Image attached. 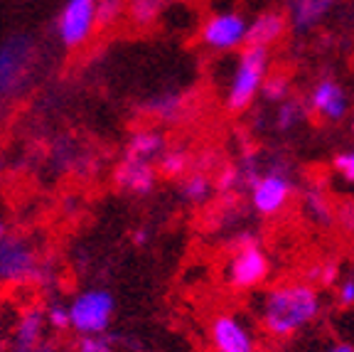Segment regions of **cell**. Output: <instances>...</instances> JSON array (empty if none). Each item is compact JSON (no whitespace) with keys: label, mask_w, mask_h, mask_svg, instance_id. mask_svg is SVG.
<instances>
[{"label":"cell","mask_w":354,"mask_h":352,"mask_svg":"<svg viewBox=\"0 0 354 352\" xmlns=\"http://www.w3.org/2000/svg\"><path fill=\"white\" fill-rule=\"evenodd\" d=\"M194 3V0H128V22L136 30H148L155 22L162 20L170 8Z\"/></svg>","instance_id":"16"},{"label":"cell","mask_w":354,"mask_h":352,"mask_svg":"<svg viewBox=\"0 0 354 352\" xmlns=\"http://www.w3.org/2000/svg\"><path fill=\"white\" fill-rule=\"evenodd\" d=\"M209 342L214 352H259V340L251 325L232 310L216 313L212 318Z\"/></svg>","instance_id":"9"},{"label":"cell","mask_w":354,"mask_h":352,"mask_svg":"<svg viewBox=\"0 0 354 352\" xmlns=\"http://www.w3.org/2000/svg\"><path fill=\"white\" fill-rule=\"evenodd\" d=\"M288 33H290V22H288L286 10L271 8V10L259 12V15L251 20L246 44H254V47H266V50H271L273 44L281 42Z\"/></svg>","instance_id":"13"},{"label":"cell","mask_w":354,"mask_h":352,"mask_svg":"<svg viewBox=\"0 0 354 352\" xmlns=\"http://www.w3.org/2000/svg\"><path fill=\"white\" fill-rule=\"evenodd\" d=\"M251 22L236 10L212 12L202 28H199V42L212 52H234L239 47H246Z\"/></svg>","instance_id":"7"},{"label":"cell","mask_w":354,"mask_h":352,"mask_svg":"<svg viewBox=\"0 0 354 352\" xmlns=\"http://www.w3.org/2000/svg\"><path fill=\"white\" fill-rule=\"evenodd\" d=\"M339 0H286V15L290 22V33H313V30L335 10Z\"/></svg>","instance_id":"12"},{"label":"cell","mask_w":354,"mask_h":352,"mask_svg":"<svg viewBox=\"0 0 354 352\" xmlns=\"http://www.w3.org/2000/svg\"><path fill=\"white\" fill-rule=\"evenodd\" d=\"M133 242L138 244V247H143V244H145V242H148V231H145V229L136 231V234H133Z\"/></svg>","instance_id":"31"},{"label":"cell","mask_w":354,"mask_h":352,"mask_svg":"<svg viewBox=\"0 0 354 352\" xmlns=\"http://www.w3.org/2000/svg\"><path fill=\"white\" fill-rule=\"evenodd\" d=\"M335 301H337L339 308L352 310L354 308V274H347L337 281V288H335Z\"/></svg>","instance_id":"25"},{"label":"cell","mask_w":354,"mask_h":352,"mask_svg":"<svg viewBox=\"0 0 354 352\" xmlns=\"http://www.w3.org/2000/svg\"><path fill=\"white\" fill-rule=\"evenodd\" d=\"M310 106H308V99H300V96H290V99L281 101L276 104V114H273V126L276 131L286 133V131H293L295 126L310 118Z\"/></svg>","instance_id":"17"},{"label":"cell","mask_w":354,"mask_h":352,"mask_svg":"<svg viewBox=\"0 0 354 352\" xmlns=\"http://www.w3.org/2000/svg\"><path fill=\"white\" fill-rule=\"evenodd\" d=\"M305 215H308V220H313V225L330 227L332 222H335V207H332L330 197H327L322 190L313 187V190L305 195Z\"/></svg>","instance_id":"20"},{"label":"cell","mask_w":354,"mask_h":352,"mask_svg":"<svg viewBox=\"0 0 354 352\" xmlns=\"http://www.w3.org/2000/svg\"><path fill=\"white\" fill-rule=\"evenodd\" d=\"M44 325H47V310L32 308L22 315L20 323L15 328V347L22 350V347H35L39 345L44 333Z\"/></svg>","instance_id":"18"},{"label":"cell","mask_w":354,"mask_h":352,"mask_svg":"<svg viewBox=\"0 0 354 352\" xmlns=\"http://www.w3.org/2000/svg\"><path fill=\"white\" fill-rule=\"evenodd\" d=\"M232 249L234 252L224 269L229 286L234 291H254L263 286L271 276V259L261 249L256 234H241L239 239H234Z\"/></svg>","instance_id":"3"},{"label":"cell","mask_w":354,"mask_h":352,"mask_svg":"<svg viewBox=\"0 0 354 352\" xmlns=\"http://www.w3.org/2000/svg\"><path fill=\"white\" fill-rule=\"evenodd\" d=\"M116 301L104 288H86L77 293L69 303L72 331L79 335H104L113 318Z\"/></svg>","instance_id":"5"},{"label":"cell","mask_w":354,"mask_h":352,"mask_svg":"<svg viewBox=\"0 0 354 352\" xmlns=\"http://www.w3.org/2000/svg\"><path fill=\"white\" fill-rule=\"evenodd\" d=\"M183 104L185 101L180 96H167V99H158L153 101V114H158L162 121H175L177 116L183 114Z\"/></svg>","instance_id":"24"},{"label":"cell","mask_w":354,"mask_h":352,"mask_svg":"<svg viewBox=\"0 0 354 352\" xmlns=\"http://www.w3.org/2000/svg\"><path fill=\"white\" fill-rule=\"evenodd\" d=\"M322 313V296L310 281H283L266 288L256 303V320L273 340H290L315 323Z\"/></svg>","instance_id":"1"},{"label":"cell","mask_w":354,"mask_h":352,"mask_svg":"<svg viewBox=\"0 0 354 352\" xmlns=\"http://www.w3.org/2000/svg\"><path fill=\"white\" fill-rule=\"evenodd\" d=\"M189 168H192V155L185 148L165 150L162 158L158 160V170L165 177H183L189 173Z\"/></svg>","instance_id":"22"},{"label":"cell","mask_w":354,"mask_h":352,"mask_svg":"<svg viewBox=\"0 0 354 352\" xmlns=\"http://www.w3.org/2000/svg\"><path fill=\"white\" fill-rule=\"evenodd\" d=\"M308 106L310 114L322 118V121L337 123L342 121L349 111V101L344 89L339 87V82H335L332 77H325L310 89L308 94Z\"/></svg>","instance_id":"11"},{"label":"cell","mask_w":354,"mask_h":352,"mask_svg":"<svg viewBox=\"0 0 354 352\" xmlns=\"http://www.w3.org/2000/svg\"><path fill=\"white\" fill-rule=\"evenodd\" d=\"M165 150H167L165 148V136H162L158 128H140V131H136L131 138H128L126 150H123V158L155 163V160L162 158Z\"/></svg>","instance_id":"15"},{"label":"cell","mask_w":354,"mask_h":352,"mask_svg":"<svg viewBox=\"0 0 354 352\" xmlns=\"http://www.w3.org/2000/svg\"><path fill=\"white\" fill-rule=\"evenodd\" d=\"M352 131H354V114H352Z\"/></svg>","instance_id":"33"},{"label":"cell","mask_w":354,"mask_h":352,"mask_svg":"<svg viewBox=\"0 0 354 352\" xmlns=\"http://www.w3.org/2000/svg\"><path fill=\"white\" fill-rule=\"evenodd\" d=\"M99 33L96 0H64L55 20V35L64 50H82Z\"/></svg>","instance_id":"6"},{"label":"cell","mask_w":354,"mask_h":352,"mask_svg":"<svg viewBox=\"0 0 354 352\" xmlns=\"http://www.w3.org/2000/svg\"><path fill=\"white\" fill-rule=\"evenodd\" d=\"M295 187L288 177L286 163H276L271 170H266L261 180L251 187V204L261 217H276L293 200Z\"/></svg>","instance_id":"8"},{"label":"cell","mask_w":354,"mask_h":352,"mask_svg":"<svg viewBox=\"0 0 354 352\" xmlns=\"http://www.w3.org/2000/svg\"><path fill=\"white\" fill-rule=\"evenodd\" d=\"M37 47L28 35H10L0 44V94L15 96L32 74Z\"/></svg>","instance_id":"4"},{"label":"cell","mask_w":354,"mask_h":352,"mask_svg":"<svg viewBox=\"0 0 354 352\" xmlns=\"http://www.w3.org/2000/svg\"><path fill=\"white\" fill-rule=\"evenodd\" d=\"M39 259L37 252L22 237H6L0 242V281L3 283H22L37 279Z\"/></svg>","instance_id":"10"},{"label":"cell","mask_w":354,"mask_h":352,"mask_svg":"<svg viewBox=\"0 0 354 352\" xmlns=\"http://www.w3.org/2000/svg\"><path fill=\"white\" fill-rule=\"evenodd\" d=\"M77 352H111V337L106 335H82Z\"/></svg>","instance_id":"28"},{"label":"cell","mask_w":354,"mask_h":352,"mask_svg":"<svg viewBox=\"0 0 354 352\" xmlns=\"http://www.w3.org/2000/svg\"><path fill=\"white\" fill-rule=\"evenodd\" d=\"M47 325L55 331H69L72 328V318H69V306L64 303H52L47 308Z\"/></svg>","instance_id":"26"},{"label":"cell","mask_w":354,"mask_h":352,"mask_svg":"<svg viewBox=\"0 0 354 352\" xmlns=\"http://www.w3.org/2000/svg\"><path fill=\"white\" fill-rule=\"evenodd\" d=\"M268 67H271V50L254 44L241 47L224 94V106L229 114H243L254 106L256 96L268 79Z\"/></svg>","instance_id":"2"},{"label":"cell","mask_w":354,"mask_h":352,"mask_svg":"<svg viewBox=\"0 0 354 352\" xmlns=\"http://www.w3.org/2000/svg\"><path fill=\"white\" fill-rule=\"evenodd\" d=\"M15 352H55V347H52L50 342H39V345H35V347H22V350L15 347Z\"/></svg>","instance_id":"29"},{"label":"cell","mask_w":354,"mask_h":352,"mask_svg":"<svg viewBox=\"0 0 354 352\" xmlns=\"http://www.w3.org/2000/svg\"><path fill=\"white\" fill-rule=\"evenodd\" d=\"M322 352H354V345H349V342H335V345L325 347Z\"/></svg>","instance_id":"30"},{"label":"cell","mask_w":354,"mask_h":352,"mask_svg":"<svg viewBox=\"0 0 354 352\" xmlns=\"http://www.w3.org/2000/svg\"><path fill=\"white\" fill-rule=\"evenodd\" d=\"M261 96H263L268 104H281V101L290 99V96H293L290 79H288L286 74H268L263 89H261Z\"/></svg>","instance_id":"23"},{"label":"cell","mask_w":354,"mask_h":352,"mask_svg":"<svg viewBox=\"0 0 354 352\" xmlns=\"http://www.w3.org/2000/svg\"><path fill=\"white\" fill-rule=\"evenodd\" d=\"M113 180H116V185L121 187L123 193L150 195L155 190V182H158V170H155V166L148 163V160L123 158L121 166L116 168Z\"/></svg>","instance_id":"14"},{"label":"cell","mask_w":354,"mask_h":352,"mask_svg":"<svg viewBox=\"0 0 354 352\" xmlns=\"http://www.w3.org/2000/svg\"><path fill=\"white\" fill-rule=\"evenodd\" d=\"M8 237V229H6V225H3V220H0V242Z\"/></svg>","instance_id":"32"},{"label":"cell","mask_w":354,"mask_h":352,"mask_svg":"<svg viewBox=\"0 0 354 352\" xmlns=\"http://www.w3.org/2000/svg\"><path fill=\"white\" fill-rule=\"evenodd\" d=\"M214 193H216V182L202 170L187 173V175H185V180L180 182V197H183L185 202H189V204L209 202Z\"/></svg>","instance_id":"19"},{"label":"cell","mask_w":354,"mask_h":352,"mask_svg":"<svg viewBox=\"0 0 354 352\" xmlns=\"http://www.w3.org/2000/svg\"><path fill=\"white\" fill-rule=\"evenodd\" d=\"M96 20L99 30L116 28L121 20H128V0H96Z\"/></svg>","instance_id":"21"},{"label":"cell","mask_w":354,"mask_h":352,"mask_svg":"<svg viewBox=\"0 0 354 352\" xmlns=\"http://www.w3.org/2000/svg\"><path fill=\"white\" fill-rule=\"evenodd\" d=\"M332 168H335V173L342 175L347 182H354V150H344V153L335 155Z\"/></svg>","instance_id":"27"}]
</instances>
